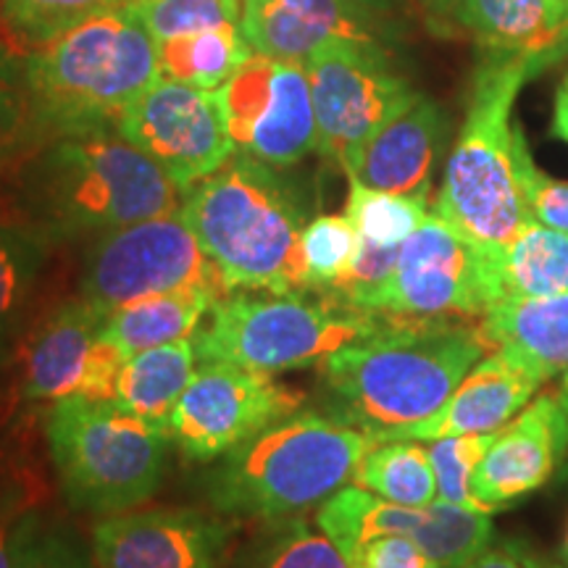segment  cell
<instances>
[{
    "label": "cell",
    "mask_w": 568,
    "mask_h": 568,
    "mask_svg": "<svg viewBox=\"0 0 568 568\" xmlns=\"http://www.w3.org/2000/svg\"><path fill=\"white\" fill-rule=\"evenodd\" d=\"M556 393H558V397H560V406H564L566 414H568V372H566L564 376H558ZM560 474H564V481H568V458H566L564 468H560Z\"/></svg>",
    "instance_id": "obj_47"
},
{
    "label": "cell",
    "mask_w": 568,
    "mask_h": 568,
    "mask_svg": "<svg viewBox=\"0 0 568 568\" xmlns=\"http://www.w3.org/2000/svg\"><path fill=\"white\" fill-rule=\"evenodd\" d=\"M353 485L400 506L418 508L437 500L435 468L418 439H374L355 468Z\"/></svg>",
    "instance_id": "obj_29"
},
{
    "label": "cell",
    "mask_w": 568,
    "mask_h": 568,
    "mask_svg": "<svg viewBox=\"0 0 568 568\" xmlns=\"http://www.w3.org/2000/svg\"><path fill=\"white\" fill-rule=\"evenodd\" d=\"M216 301H222V295L203 287L142 297L109 311L101 335L130 355L176 339H190L201 329L203 316H209Z\"/></svg>",
    "instance_id": "obj_26"
},
{
    "label": "cell",
    "mask_w": 568,
    "mask_h": 568,
    "mask_svg": "<svg viewBox=\"0 0 568 568\" xmlns=\"http://www.w3.org/2000/svg\"><path fill=\"white\" fill-rule=\"evenodd\" d=\"M345 216L358 230L361 240L382 247H397L424 224V219L429 216V203L351 180Z\"/></svg>",
    "instance_id": "obj_32"
},
{
    "label": "cell",
    "mask_w": 568,
    "mask_h": 568,
    "mask_svg": "<svg viewBox=\"0 0 568 568\" xmlns=\"http://www.w3.org/2000/svg\"><path fill=\"white\" fill-rule=\"evenodd\" d=\"M487 308L485 253L437 213L400 245L393 274L366 305L400 318H481Z\"/></svg>",
    "instance_id": "obj_13"
},
{
    "label": "cell",
    "mask_w": 568,
    "mask_h": 568,
    "mask_svg": "<svg viewBox=\"0 0 568 568\" xmlns=\"http://www.w3.org/2000/svg\"><path fill=\"white\" fill-rule=\"evenodd\" d=\"M182 213L230 293L308 290L301 251L305 203L282 169L234 153L184 193Z\"/></svg>",
    "instance_id": "obj_3"
},
{
    "label": "cell",
    "mask_w": 568,
    "mask_h": 568,
    "mask_svg": "<svg viewBox=\"0 0 568 568\" xmlns=\"http://www.w3.org/2000/svg\"><path fill=\"white\" fill-rule=\"evenodd\" d=\"M450 138V116L435 98L418 95L382 126L345 166L351 180L429 203L432 180Z\"/></svg>",
    "instance_id": "obj_18"
},
{
    "label": "cell",
    "mask_w": 568,
    "mask_h": 568,
    "mask_svg": "<svg viewBox=\"0 0 568 568\" xmlns=\"http://www.w3.org/2000/svg\"><path fill=\"white\" fill-rule=\"evenodd\" d=\"M197 364L201 358L193 337L134 353L119 382L116 403L138 416L169 426L172 410L193 379Z\"/></svg>",
    "instance_id": "obj_27"
},
{
    "label": "cell",
    "mask_w": 568,
    "mask_h": 568,
    "mask_svg": "<svg viewBox=\"0 0 568 568\" xmlns=\"http://www.w3.org/2000/svg\"><path fill=\"white\" fill-rule=\"evenodd\" d=\"M13 568H98L92 550L67 524L38 514L19 518L13 535Z\"/></svg>",
    "instance_id": "obj_37"
},
{
    "label": "cell",
    "mask_w": 568,
    "mask_h": 568,
    "mask_svg": "<svg viewBox=\"0 0 568 568\" xmlns=\"http://www.w3.org/2000/svg\"><path fill=\"white\" fill-rule=\"evenodd\" d=\"M240 27L253 53L303 63L332 42L385 38L343 0H243Z\"/></svg>",
    "instance_id": "obj_20"
},
{
    "label": "cell",
    "mask_w": 568,
    "mask_h": 568,
    "mask_svg": "<svg viewBox=\"0 0 568 568\" xmlns=\"http://www.w3.org/2000/svg\"><path fill=\"white\" fill-rule=\"evenodd\" d=\"M234 568H353L343 550L305 516L284 518L243 550Z\"/></svg>",
    "instance_id": "obj_30"
},
{
    "label": "cell",
    "mask_w": 568,
    "mask_h": 568,
    "mask_svg": "<svg viewBox=\"0 0 568 568\" xmlns=\"http://www.w3.org/2000/svg\"><path fill=\"white\" fill-rule=\"evenodd\" d=\"M460 3H464V0H418V6H422L432 19H439V21H450V19L456 21Z\"/></svg>",
    "instance_id": "obj_46"
},
{
    "label": "cell",
    "mask_w": 568,
    "mask_h": 568,
    "mask_svg": "<svg viewBox=\"0 0 568 568\" xmlns=\"http://www.w3.org/2000/svg\"><path fill=\"white\" fill-rule=\"evenodd\" d=\"M38 145L24 55L0 45V176Z\"/></svg>",
    "instance_id": "obj_34"
},
{
    "label": "cell",
    "mask_w": 568,
    "mask_h": 568,
    "mask_svg": "<svg viewBox=\"0 0 568 568\" xmlns=\"http://www.w3.org/2000/svg\"><path fill=\"white\" fill-rule=\"evenodd\" d=\"M514 166L529 216L550 230L568 234V182L552 180L537 166L521 124L514 126Z\"/></svg>",
    "instance_id": "obj_38"
},
{
    "label": "cell",
    "mask_w": 568,
    "mask_h": 568,
    "mask_svg": "<svg viewBox=\"0 0 568 568\" xmlns=\"http://www.w3.org/2000/svg\"><path fill=\"white\" fill-rule=\"evenodd\" d=\"M564 564L568 566V524H566V539H564Z\"/></svg>",
    "instance_id": "obj_49"
},
{
    "label": "cell",
    "mask_w": 568,
    "mask_h": 568,
    "mask_svg": "<svg viewBox=\"0 0 568 568\" xmlns=\"http://www.w3.org/2000/svg\"><path fill=\"white\" fill-rule=\"evenodd\" d=\"M105 311L88 297H69L48 311L30 329L24 347V395L30 400H59L77 395L90 347L101 337Z\"/></svg>",
    "instance_id": "obj_21"
},
{
    "label": "cell",
    "mask_w": 568,
    "mask_h": 568,
    "mask_svg": "<svg viewBox=\"0 0 568 568\" xmlns=\"http://www.w3.org/2000/svg\"><path fill=\"white\" fill-rule=\"evenodd\" d=\"M305 71L318 124L316 151L339 169L418 95L382 42H332L305 61Z\"/></svg>",
    "instance_id": "obj_10"
},
{
    "label": "cell",
    "mask_w": 568,
    "mask_h": 568,
    "mask_svg": "<svg viewBox=\"0 0 568 568\" xmlns=\"http://www.w3.org/2000/svg\"><path fill=\"white\" fill-rule=\"evenodd\" d=\"M542 67L527 55H481L474 71L435 213L481 251L510 243L531 222L514 166V105Z\"/></svg>",
    "instance_id": "obj_6"
},
{
    "label": "cell",
    "mask_w": 568,
    "mask_h": 568,
    "mask_svg": "<svg viewBox=\"0 0 568 568\" xmlns=\"http://www.w3.org/2000/svg\"><path fill=\"white\" fill-rule=\"evenodd\" d=\"M126 361H130V353L124 347L111 343L103 335L98 337L95 345L90 347L77 395L90 397V400H116Z\"/></svg>",
    "instance_id": "obj_40"
},
{
    "label": "cell",
    "mask_w": 568,
    "mask_h": 568,
    "mask_svg": "<svg viewBox=\"0 0 568 568\" xmlns=\"http://www.w3.org/2000/svg\"><path fill=\"white\" fill-rule=\"evenodd\" d=\"M464 568H527L521 564V558L516 556V550L510 548L508 539L503 542H493L487 550H481L471 564H466Z\"/></svg>",
    "instance_id": "obj_42"
},
{
    "label": "cell",
    "mask_w": 568,
    "mask_h": 568,
    "mask_svg": "<svg viewBox=\"0 0 568 568\" xmlns=\"http://www.w3.org/2000/svg\"><path fill=\"white\" fill-rule=\"evenodd\" d=\"M566 458L568 414L556 389H545L531 397L514 422L497 429L474 471L471 493L495 514L548 485Z\"/></svg>",
    "instance_id": "obj_17"
},
{
    "label": "cell",
    "mask_w": 568,
    "mask_h": 568,
    "mask_svg": "<svg viewBox=\"0 0 568 568\" xmlns=\"http://www.w3.org/2000/svg\"><path fill=\"white\" fill-rule=\"evenodd\" d=\"M234 529L216 510L132 508L98 518L90 550L98 568H219Z\"/></svg>",
    "instance_id": "obj_16"
},
{
    "label": "cell",
    "mask_w": 568,
    "mask_h": 568,
    "mask_svg": "<svg viewBox=\"0 0 568 568\" xmlns=\"http://www.w3.org/2000/svg\"><path fill=\"white\" fill-rule=\"evenodd\" d=\"M456 21L471 32L481 55L550 63L568 48V32L556 21L550 0H464Z\"/></svg>",
    "instance_id": "obj_23"
},
{
    "label": "cell",
    "mask_w": 568,
    "mask_h": 568,
    "mask_svg": "<svg viewBox=\"0 0 568 568\" xmlns=\"http://www.w3.org/2000/svg\"><path fill=\"white\" fill-rule=\"evenodd\" d=\"M566 53H568V48H566Z\"/></svg>",
    "instance_id": "obj_50"
},
{
    "label": "cell",
    "mask_w": 568,
    "mask_h": 568,
    "mask_svg": "<svg viewBox=\"0 0 568 568\" xmlns=\"http://www.w3.org/2000/svg\"><path fill=\"white\" fill-rule=\"evenodd\" d=\"M203 287L230 295L182 209L95 234L80 274V295L105 314L142 297Z\"/></svg>",
    "instance_id": "obj_9"
},
{
    "label": "cell",
    "mask_w": 568,
    "mask_h": 568,
    "mask_svg": "<svg viewBox=\"0 0 568 568\" xmlns=\"http://www.w3.org/2000/svg\"><path fill=\"white\" fill-rule=\"evenodd\" d=\"M182 201L159 163L111 126L42 140L0 176V216L55 243L166 216Z\"/></svg>",
    "instance_id": "obj_1"
},
{
    "label": "cell",
    "mask_w": 568,
    "mask_h": 568,
    "mask_svg": "<svg viewBox=\"0 0 568 568\" xmlns=\"http://www.w3.org/2000/svg\"><path fill=\"white\" fill-rule=\"evenodd\" d=\"M552 13H556V21L568 32V0H550Z\"/></svg>",
    "instance_id": "obj_48"
},
{
    "label": "cell",
    "mask_w": 568,
    "mask_h": 568,
    "mask_svg": "<svg viewBox=\"0 0 568 568\" xmlns=\"http://www.w3.org/2000/svg\"><path fill=\"white\" fill-rule=\"evenodd\" d=\"M24 63L38 145L55 134L116 130L161 77L159 45L126 0L40 45Z\"/></svg>",
    "instance_id": "obj_5"
},
{
    "label": "cell",
    "mask_w": 568,
    "mask_h": 568,
    "mask_svg": "<svg viewBox=\"0 0 568 568\" xmlns=\"http://www.w3.org/2000/svg\"><path fill=\"white\" fill-rule=\"evenodd\" d=\"M316 524L343 552L374 537H410L443 568H464L495 542L493 516L443 500L418 508L400 506L353 481L322 503Z\"/></svg>",
    "instance_id": "obj_15"
},
{
    "label": "cell",
    "mask_w": 568,
    "mask_h": 568,
    "mask_svg": "<svg viewBox=\"0 0 568 568\" xmlns=\"http://www.w3.org/2000/svg\"><path fill=\"white\" fill-rule=\"evenodd\" d=\"M539 387L542 382L535 372H529L508 351L495 347L474 364L437 414L410 426L400 437L432 443V439L458 435H489L514 422L539 393Z\"/></svg>",
    "instance_id": "obj_19"
},
{
    "label": "cell",
    "mask_w": 568,
    "mask_h": 568,
    "mask_svg": "<svg viewBox=\"0 0 568 568\" xmlns=\"http://www.w3.org/2000/svg\"><path fill=\"white\" fill-rule=\"evenodd\" d=\"M219 92L234 151L290 169L318 148V124L303 61L253 53Z\"/></svg>",
    "instance_id": "obj_12"
},
{
    "label": "cell",
    "mask_w": 568,
    "mask_h": 568,
    "mask_svg": "<svg viewBox=\"0 0 568 568\" xmlns=\"http://www.w3.org/2000/svg\"><path fill=\"white\" fill-rule=\"evenodd\" d=\"M508 545L516 550V556L521 558V564L527 568H568L564 560L542 556V552L531 548V545L524 542V539H508Z\"/></svg>",
    "instance_id": "obj_43"
},
{
    "label": "cell",
    "mask_w": 568,
    "mask_h": 568,
    "mask_svg": "<svg viewBox=\"0 0 568 568\" xmlns=\"http://www.w3.org/2000/svg\"><path fill=\"white\" fill-rule=\"evenodd\" d=\"M489 351L481 322L385 316L316 366L324 410L374 439L400 437L437 414Z\"/></svg>",
    "instance_id": "obj_2"
},
{
    "label": "cell",
    "mask_w": 568,
    "mask_h": 568,
    "mask_svg": "<svg viewBox=\"0 0 568 568\" xmlns=\"http://www.w3.org/2000/svg\"><path fill=\"white\" fill-rule=\"evenodd\" d=\"M116 3L122 0H0V38L6 40L0 45L30 55L92 13Z\"/></svg>",
    "instance_id": "obj_31"
},
{
    "label": "cell",
    "mask_w": 568,
    "mask_h": 568,
    "mask_svg": "<svg viewBox=\"0 0 568 568\" xmlns=\"http://www.w3.org/2000/svg\"><path fill=\"white\" fill-rule=\"evenodd\" d=\"M155 42L243 21V0H126Z\"/></svg>",
    "instance_id": "obj_35"
},
{
    "label": "cell",
    "mask_w": 568,
    "mask_h": 568,
    "mask_svg": "<svg viewBox=\"0 0 568 568\" xmlns=\"http://www.w3.org/2000/svg\"><path fill=\"white\" fill-rule=\"evenodd\" d=\"M372 445V435L329 410L301 408L219 458L205 474V500L234 521L305 516L351 485Z\"/></svg>",
    "instance_id": "obj_4"
},
{
    "label": "cell",
    "mask_w": 568,
    "mask_h": 568,
    "mask_svg": "<svg viewBox=\"0 0 568 568\" xmlns=\"http://www.w3.org/2000/svg\"><path fill=\"white\" fill-rule=\"evenodd\" d=\"M17 521L0 518V568H13V535H17Z\"/></svg>",
    "instance_id": "obj_45"
},
{
    "label": "cell",
    "mask_w": 568,
    "mask_h": 568,
    "mask_svg": "<svg viewBox=\"0 0 568 568\" xmlns=\"http://www.w3.org/2000/svg\"><path fill=\"white\" fill-rule=\"evenodd\" d=\"M343 3L358 17H364L368 24H374L382 34L387 32L389 17L395 13V0H343Z\"/></svg>",
    "instance_id": "obj_41"
},
{
    "label": "cell",
    "mask_w": 568,
    "mask_h": 568,
    "mask_svg": "<svg viewBox=\"0 0 568 568\" xmlns=\"http://www.w3.org/2000/svg\"><path fill=\"white\" fill-rule=\"evenodd\" d=\"M303 393L274 376L201 361L169 418L174 445L193 464H213L301 410Z\"/></svg>",
    "instance_id": "obj_11"
},
{
    "label": "cell",
    "mask_w": 568,
    "mask_h": 568,
    "mask_svg": "<svg viewBox=\"0 0 568 568\" xmlns=\"http://www.w3.org/2000/svg\"><path fill=\"white\" fill-rule=\"evenodd\" d=\"M497 432L489 435H458L432 439L426 445L429 450L432 468H435L437 479V500L450 503V506L474 510V514L493 516V510L481 506L471 493V477L477 466L485 458L487 447L493 445Z\"/></svg>",
    "instance_id": "obj_36"
},
{
    "label": "cell",
    "mask_w": 568,
    "mask_h": 568,
    "mask_svg": "<svg viewBox=\"0 0 568 568\" xmlns=\"http://www.w3.org/2000/svg\"><path fill=\"white\" fill-rule=\"evenodd\" d=\"M382 318L314 290H237L213 303L193 339L201 361L274 376L318 366L339 347L372 335Z\"/></svg>",
    "instance_id": "obj_8"
},
{
    "label": "cell",
    "mask_w": 568,
    "mask_h": 568,
    "mask_svg": "<svg viewBox=\"0 0 568 568\" xmlns=\"http://www.w3.org/2000/svg\"><path fill=\"white\" fill-rule=\"evenodd\" d=\"M155 45L161 77L201 90H219L253 55L240 24L182 34Z\"/></svg>",
    "instance_id": "obj_28"
},
{
    "label": "cell",
    "mask_w": 568,
    "mask_h": 568,
    "mask_svg": "<svg viewBox=\"0 0 568 568\" xmlns=\"http://www.w3.org/2000/svg\"><path fill=\"white\" fill-rule=\"evenodd\" d=\"M59 245L30 224L0 216V366L30 335L34 301Z\"/></svg>",
    "instance_id": "obj_25"
},
{
    "label": "cell",
    "mask_w": 568,
    "mask_h": 568,
    "mask_svg": "<svg viewBox=\"0 0 568 568\" xmlns=\"http://www.w3.org/2000/svg\"><path fill=\"white\" fill-rule=\"evenodd\" d=\"M345 556L353 568H443L422 545L400 535L366 539Z\"/></svg>",
    "instance_id": "obj_39"
},
{
    "label": "cell",
    "mask_w": 568,
    "mask_h": 568,
    "mask_svg": "<svg viewBox=\"0 0 568 568\" xmlns=\"http://www.w3.org/2000/svg\"><path fill=\"white\" fill-rule=\"evenodd\" d=\"M481 326L489 343L521 361L542 385L568 372V293L495 303Z\"/></svg>",
    "instance_id": "obj_22"
},
{
    "label": "cell",
    "mask_w": 568,
    "mask_h": 568,
    "mask_svg": "<svg viewBox=\"0 0 568 568\" xmlns=\"http://www.w3.org/2000/svg\"><path fill=\"white\" fill-rule=\"evenodd\" d=\"M305 280L314 293H335V287L351 272L361 251V234L351 219L324 213L305 224L301 237Z\"/></svg>",
    "instance_id": "obj_33"
},
{
    "label": "cell",
    "mask_w": 568,
    "mask_h": 568,
    "mask_svg": "<svg viewBox=\"0 0 568 568\" xmlns=\"http://www.w3.org/2000/svg\"><path fill=\"white\" fill-rule=\"evenodd\" d=\"M485 253L489 308L503 301H527L568 293V234L531 222L514 240ZM487 308V311H489Z\"/></svg>",
    "instance_id": "obj_24"
},
{
    "label": "cell",
    "mask_w": 568,
    "mask_h": 568,
    "mask_svg": "<svg viewBox=\"0 0 568 568\" xmlns=\"http://www.w3.org/2000/svg\"><path fill=\"white\" fill-rule=\"evenodd\" d=\"M552 138L568 142V74L556 92V105H552Z\"/></svg>",
    "instance_id": "obj_44"
},
{
    "label": "cell",
    "mask_w": 568,
    "mask_h": 568,
    "mask_svg": "<svg viewBox=\"0 0 568 568\" xmlns=\"http://www.w3.org/2000/svg\"><path fill=\"white\" fill-rule=\"evenodd\" d=\"M45 439L63 497L80 514L113 516L159 493L172 429L116 400L67 395L51 403Z\"/></svg>",
    "instance_id": "obj_7"
},
{
    "label": "cell",
    "mask_w": 568,
    "mask_h": 568,
    "mask_svg": "<svg viewBox=\"0 0 568 568\" xmlns=\"http://www.w3.org/2000/svg\"><path fill=\"white\" fill-rule=\"evenodd\" d=\"M119 132L159 163L182 193L224 166L234 142L216 90L159 77L119 119Z\"/></svg>",
    "instance_id": "obj_14"
}]
</instances>
